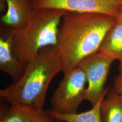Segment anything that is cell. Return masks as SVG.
<instances>
[{
  "instance_id": "9a60e30c",
  "label": "cell",
  "mask_w": 122,
  "mask_h": 122,
  "mask_svg": "<svg viewBox=\"0 0 122 122\" xmlns=\"http://www.w3.org/2000/svg\"><path fill=\"white\" fill-rule=\"evenodd\" d=\"M57 122H67L66 121H61V120H57Z\"/></svg>"
},
{
  "instance_id": "5b68a950",
  "label": "cell",
  "mask_w": 122,
  "mask_h": 122,
  "mask_svg": "<svg viewBox=\"0 0 122 122\" xmlns=\"http://www.w3.org/2000/svg\"><path fill=\"white\" fill-rule=\"evenodd\" d=\"M113 61L97 52L84 58L77 66L82 70L87 80L84 100L90 102L92 106L107 93L109 88H105V84Z\"/></svg>"
},
{
  "instance_id": "9c48e42d",
  "label": "cell",
  "mask_w": 122,
  "mask_h": 122,
  "mask_svg": "<svg viewBox=\"0 0 122 122\" xmlns=\"http://www.w3.org/2000/svg\"><path fill=\"white\" fill-rule=\"evenodd\" d=\"M6 10L1 17L2 26L17 30L26 26L33 13L34 0H5Z\"/></svg>"
},
{
  "instance_id": "6da1fadb",
  "label": "cell",
  "mask_w": 122,
  "mask_h": 122,
  "mask_svg": "<svg viewBox=\"0 0 122 122\" xmlns=\"http://www.w3.org/2000/svg\"><path fill=\"white\" fill-rule=\"evenodd\" d=\"M116 18L103 14L67 11L58 35L57 52L64 75L77 67L84 58L97 52Z\"/></svg>"
},
{
  "instance_id": "ba28073f",
  "label": "cell",
  "mask_w": 122,
  "mask_h": 122,
  "mask_svg": "<svg viewBox=\"0 0 122 122\" xmlns=\"http://www.w3.org/2000/svg\"><path fill=\"white\" fill-rule=\"evenodd\" d=\"M0 122H57L44 108L25 105H0Z\"/></svg>"
},
{
  "instance_id": "30bf717a",
  "label": "cell",
  "mask_w": 122,
  "mask_h": 122,
  "mask_svg": "<svg viewBox=\"0 0 122 122\" xmlns=\"http://www.w3.org/2000/svg\"><path fill=\"white\" fill-rule=\"evenodd\" d=\"M98 52L112 61L122 62V25L117 19L105 35Z\"/></svg>"
},
{
  "instance_id": "4fadbf2b",
  "label": "cell",
  "mask_w": 122,
  "mask_h": 122,
  "mask_svg": "<svg viewBox=\"0 0 122 122\" xmlns=\"http://www.w3.org/2000/svg\"><path fill=\"white\" fill-rule=\"evenodd\" d=\"M113 89L117 94L122 96V62H119L118 74L113 79Z\"/></svg>"
},
{
  "instance_id": "277c9868",
  "label": "cell",
  "mask_w": 122,
  "mask_h": 122,
  "mask_svg": "<svg viewBox=\"0 0 122 122\" xmlns=\"http://www.w3.org/2000/svg\"><path fill=\"white\" fill-rule=\"evenodd\" d=\"M87 84L85 74L78 66L64 75L52 96L50 109L57 113H77L85 100Z\"/></svg>"
},
{
  "instance_id": "7c38bea8",
  "label": "cell",
  "mask_w": 122,
  "mask_h": 122,
  "mask_svg": "<svg viewBox=\"0 0 122 122\" xmlns=\"http://www.w3.org/2000/svg\"><path fill=\"white\" fill-rule=\"evenodd\" d=\"M105 96L103 97L96 105L92 106V109L81 113H57L51 109L48 110V111L56 120L66 122H102L100 114V105Z\"/></svg>"
},
{
  "instance_id": "7a4b0ae2",
  "label": "cell",
  "mask_w": 122,
  "mask_h": 122,
  "mask_svg": "<svg viewBox=\"0 0 122 122\" xmlns=\"http://www.w3.org/2000/svg\"><path fill=\"white\" fill-rule=\"evenodd\" d=\"M63 66L55 47L45 48L29 61L20 79L0 90V98L10 105L43 108L49 86Z\"/></svg>"
},
{
  "instance_id": "3957f363",
  "label": "cell",
  "mask_w": 122,
  "mask_h": 122,
  "mask_svg": "<svg viewBox=\"0 0 122 122\" xmlns=\"http://www.w3.org/2000/svg\"><path fill=\"white\" fill-rule=\"evenodd\" d=\"M67 11L54 8H35L21 29L12 30L13 47L25 65L45 48L56 47L62 19Z\"/></svg>"
},
{
  "instance_id": "8992f818",
  "label": "cell",
  "mask_w": 122,
  "mask_h": 122,
  "mask_svg": "<svg viewBox=\"0 0 122 122\" xmlns=\"http://www.w3.org/2000/svg\"><path fill=\"white\" fill-rule=\"evenodd\" d=\"M34 8L100 13L116 17L122 9V0H34Z\"/></svg>"
},
{
  "instance_id": "5bb4252c",
  "label": "cell",
  "mask_w": 122,
  "mask_h": 122,
  "mask_svg": "<svg viewBox=\"0 0 122 122\" xmlns=\"http://www.w3.org/2000/svg\"><path fill=\"white\" fill-rule=\"evenodd\" d=\"M116 18L122 25V9L119 11L117 16Z\"/></svg>"
},
{
  "instance_id": "8fae6325",
  "label": "cell",
  "mask_w": 122,
  "mask_h": 122,
  "mask_svg": "<svg viewBox=\"0 0 122 122\" xmlns=\"http://www.w3.org/2000/svg\"><path fill=\"white\" fill-rule=\"evenodd\" d=\"M102 122H122V96L108 89L100 105Z\"/></svg>"
},
{
  "instance_id": "52a82bcc",
  "label": "cell",
  "mask_w": 122,
  "mask_h": 122,
  "mask_svg": "<svg viewBox=\"0 0 122 122\" xmlns=\"http://www.w3.org/2000/svg\"><path fill=\"white\" fill-rule=\"evenodd\" d=\"M26 66L18 58L15 52L11 29L0 26V71L8 74L13 80V82H15L22 76Z\"/></svg>"
}]
</instances>
